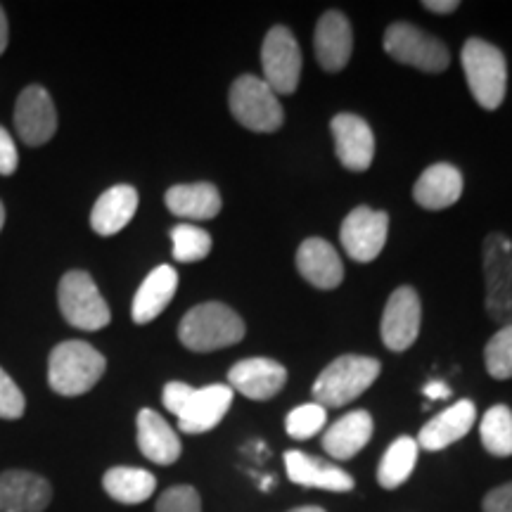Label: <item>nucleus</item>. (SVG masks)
<instances>
[{
  "mask_svg": "<svg viewBox=\"0 0 512 512\" xmlns=\"http://www.w3.org/2000/svg\"><path fill=\"white\" fill-rule=\"evenodd\" d=\"M164 406L178 418V430L202 434L214 430L233 406V389L228 384H209L195 389L185 382H169L162 394Z\"/></svg>",
  "mask_w": 512,
  "mask_h": 512,
  "instance_id": "nucleus-1",
  "label": "nucleus"
},
{
  "mask_svg": "<svg viewBox=\"0 0 512 512\" xmlns=\"http://www.w3.org/2000/svg\"><path fill=\"white\" fill-rule=\"evenodd\" d=\"M245 320L221 302H204L185 313L178 325V339L185 349L207 354L242 342Z\"/></svg>",
  "mask_w": 512,
  "mask_h": 512,
  "instance_id": "nucleus-2",
  "label": "nucleus"
},
{
  "mask_svg": "<svg viewBox=\"0 0 512 512\" xmlns=\"http://www.w3.org/2000/svg\"><path fill=\"white\" fill-rule=\"evenodd\" d=\"M107 370L105 356L81 339H67L50 351L48 384L60 396H81L91 392Z\"/></svg>",
  "mask_w": 512,
  "mask_h": 512,
  "instance_id": "nucleus-3",
  "label": "nucleus"
},
{
  "mask_svg": "<svg viewBox=\"0 0 512 512\" xmlns=\"http://www.w3.org/2000/svg\"><path fill=\"white\" fill-rule=\"evenodd\" d=\"M460 62H463L467 86L477 105L489 112L498 110L508 91V62L501 48L484 38H467Z\"/></svg>",
  "mask_w": 512,
  "mask_h": 512,
  "instance_id": "nucleus-4",
  "label": "nucleus"
},
{
  "mask_svg": "<svg viewBox=\"0 0 512 512\" xmlns=\"http://www.w3.org/2000/svg\"><path fill=\"white\" fill-rule=\"evenodd\" d=\"M380 375V361L370 356L347 354L330 363L313 382V399L323 408H339L356 401Z\"/></svg>",
  "mask_w": 512,
  "mask_h": 512,
  "instance_id": "nucleus-5",
  "label": "nucleus"
},
{
  "mask_svg": "<svg viewBox=\"0 0 512 512\" xmlns=\"http://www.w3.org/2000/svg\"><path fill=\"white\" fill-rule=\"evenodd\" d=\"M230 114L254 133H273L283 126L285 112L264 79L254 74H245L233 81L228 93Z\"/></svg>",
  "mask_w": 512,
  "mask_h": 512,
  "instance_id": "nucleus-6",
  "label": "nucleus"
},
{
  "mask_svg": "<svg viewBox=\"0 0 512 512\" xmlns=\"http://www.w3.org/2000/svg\"><path fill=\"white\" fill-rule=\"evenodd\" d=\"M57 304L64 320L76 330L95 332L110 325L112 311L95 280L86 271H69L57 285Z\"/></svg>",
  "mask_w": 512,
  "mask_h": 512,
  "instance_id": "nucleus-7",
  "label": "nucleus"
},
{
  "mask_svg": "<svg viewBox=\"0 0 512 512\" xmlns=\"http://www.w3.org/2000/svg\"><path fill=\"white\" fill-rule=\"evenodd\" d=\"M486 313L498 325L512 323V240L489 233L482 245Z\"/></svg>",
  "mask_w": 512,
  "mask_h": 512,
  "instance_id": "nucleus-8",
  "label": "nucleus"
},
{
  "mask_svg": "<svg viewBox=\"0 0 512 512\" xmlns=\"http://www.w3.org/2000/svg\"><path fill=\"white\" fill-rule=\"evenodd\" d=\"M384 53L401 64H411L427 74L446 72L451 64V53L439 38H434L425 31L408 22H394L384 31Z\"/></svg>",
  "mask_w": 512,
  "mask_h": 512,
  "instance_id": "nucleus-9",
  "label": "nucleus"
},
{
  "mask_svg": "<svg viewBox=\"0 0 512 512\" xmlns=\"http://www.w3.org/2000/svg\"><path fill=\"white\" fill-rule=\"evenodd\" d=\"M264 81L275 95H292L302 79V50L287 27H273L261 46Z\"/></svg>",
  "mask_w": 512,
  "mask_h": 512,
  "instance_id": "nucleus-10",
  "label": "nucleus"
},
{
  "mask_svg": "<svg viewBox=\"0 0 512 512\" xmlns=\"http://www.w3.org/2000/svg\"><path fill=\"white\" fill-rule=\"evenodd\" d=\"M387 233L389 216L384 211L356 207L344 219L339 240H342V247L347 249L351 259L358 261V264H368V261H375L384 245H387Z\"/></svg>",
  "mask_w": 512,
  "mask_h": 512,
  "instance_id": "nucleus-11",
  "label": "nucleus"
},
{
  "mask_svg": "<svg viewBox=\"0 0 512 512\" xmlns=\"http://www.w3.org/2000/svg\"><path fill=\"white\" fill-rule=\"evenodd\" d=\"M420 323H422V306H420L418 292L408 285L394 290L382 313L380 335H382L384 347L389 351H396V354H399V351L411 349L415 339L420 335Z\"/></svg>",
  "mask_w": 512,
  "mask_h": 512,
  "instance_id": "nucleus-12",
  "label": "nucleus"
},
{
  "mask_svg": "<svg viewBox=\"0 0 512 512\" xmlns=\"http://www.w3.org/2000/svg\"><path fill=\"white\" fill-rule=\"evenodd\" d=\"M15 128L19 140L29 147L50 143V138L57 133V110L46 88L34 83L19 93L15 105Z\"/></svg>",
  "mask_w": 512,
  "mask_h": 512,
  "instance_id": "nucleus-13",
  "label": "nucleus"
},
{
  "mask_svg": "<svg viewBox=\"0 0 512 512\" xmlns=\"http://www.w3.org/2000/svg\"><path fill=\"white\" fill-rule=\"evenodd\" d=\"M330 128L339 164L349 171H368L375 157V136L368 121L344 112L332 119Z\"/></svg>",
  "mask_w": 512,
  "mask_h": 512,
  "instance_id": "nucleus-14",
  "label": "nucleus"
},
{
  "mask_svg": "<svg viewBox=\"0 0 512 512\" xmlns=\"http://www.w3.org/2000/svg\"><path fill=\"white\" fill-rule=\"evenodd\" d=\"M287 382V370L273 358H245L228 370V387L252 401H268Z\"/></svg>",
  "mask_w": 512,
  "mask_h": 512,
  "instance_id": "nucleus-15",
  "label": "nucleus"
},
{
  "mask_svg": "<svg viewBox=\"0 0 512 512\" xmlns=\"http://www.w3.org/2000/svg\"><path fill=\"white\" fill-rule=\"evenodd\" d=\"M313 50L320 69L335 74L342 72L351 60L354 50V31H351L349 19L337 10H328L316 24V36H313Z\"/></svg>",
  "mask_w": 512,
  "mask_h": 512,
  "instance_id": "nucleus-16",
  "label": "nucleus"
},
{
  "mask_svg": "<svg viewBox=\"0 0 512 512\" xmlns=\"http://www.w3.org/2000/svg\"><path fill=\"white\" fill-rule=\"evenodd\" d=\"M53 501V486L29 470L0 472V512H43Z\"/></svg>",
  "mask_w": 512,
  "mask_h": 512,
  "instance_id": "nucleus-17",
  "label": "nucleus"
},
{
  "mask_svg": "<svg viewBox=\"0 0 512 512\" xmlns=\"http://www.w3.org/2000/svg\"><path fill=\"white\" fill-rule=\"evenodd\" d=\"M297 271L318 290H335L344 280V266L337 249L323 238H309L299 245Z\"/></svg>",
  "mask_w": 512,
  "mask_h": 512,
  "instance_id": "nucleus-18",
  "label": "nucleus"
},
{
  "mask_svg": "<svg viewBox=\"0 0 512 512\" xmlns=\"http://www.w3.org/2000/svg\"><path fill=\"white\" fill-rule=\"evenodd\" d=\"M285 470L287 477L299 486L337 491V494L354 489V477L347 475L342 467L332 465L328 460H320L316 456H306L302 451L285 453Z\"/></svg>",
  "mask_w": 512,
  "mask_h": 512,
  "instance_id": "nucleus-19",
  "label": "nucleus"
},
{
  "mask_svg": "<svg viewBox=\"0 0 512 512\" xmlns=\"http://www.w3.org/2000/svg\"><path fill=\"white\" fill-rule=\"evenodd\" d=\"M463 174L453 164L439 162L425 169L415 181L413 200L420 204L422 209L441 211L453 207L463 195Z\"/></svg>",
  "mask_w": 512,
  "mask_h": 512,
  "instance_id": "nucleus-20",
  "label": "nucleus"
},
{
  "mask_svg": "<svg viewBox=\"0 0 512 512\" xmlns=\"http://www.w3.org/2000/svg\"><path fill=\"white\" fill-rule=\"evenodd\" d=\"M477 420V408L472 401H458L453 403L451 408H446L444 413H439L437 418H432L422 427L418 434V446L425 448V451H441V448H448L465 437L467 432L472 430Z\"/></svg>",
  "mask_w": 512,
  "mask_h": 512,
  "instance_id": "nucleus-21",
  "label": "nucleus"
},
{
  "mask_svg": "<svg viewBox=\"0 0 512 512\" xmlns=\"http://www.w3.org/2000/svg\"><path fill=\"white\" fill-rule=\"evenodd\" d=\"M138 448L147 460L157 465H174L181 458V439L174 427L152 408L138 413Z\"/></svg>",
  "mask_w": 512,
  "mask_h": 512,
  "instance_id": "nucleus-22",
  "label": "nucleus"
},
{
  "mask_svg": "<svg viewBox=\"0 0 512 512\" xmlns=\"http://www.w3.org/2000/svg\"><path fill=\"white\" fill-rule=\"evenodd\" d=\"M138 211V190L133 185H114L95 200L91 211V228L102 238L117 235L131 223Z\"/></svg>",
  "mask_w": 512,
  "mask_h": 512,
  "instance_id": "nucleus-23",
  "label": "nucleus"
},
{
  "mask_svg": "<svg viewBox=\"0 0 512 512\" xmlns=\"http://www.w3.org/2000/svg\"><path fill=\"white\" fill-rule=\"evenodd\" d=\"M178 290V273L171 266H157L143 285L138 287L136 297H133L131 306V318L133 323L147 325L152 323L157 316H162V311L171 304L174 294Z\"/></svg>",
  "mask_w": 512,
  "mask_h": 512,
  "instance_id": "nucleus-24",
  "label": "nucleus"
},
{
  "mask_svg": "<svg viewBox=\"0 0 512 512\" xmlns=\"http://www.w3.org/2000/svg\"><path fill=\"white\" fill-rule=\"evenodd\" d=\"M373 437V418L368 411H351L325 430L323 448L330 458L349 460L354 458Z\"/></svg>",
  "mask_w": 512,
  "mask_h": 512,
  "instance_id": "nucleus-25",
  "label": "nucleus"
},
{
  "mask_svg": "<svg viewBox=\"0 0 512 512\" xmlns=\"http://www.w3.org/2000/svg\"><path fill=\"white\" fill-rule=\"evenodd\" d=\"M166 209L181 219L209 221L219 216L221 211V192L211 183H190L174 185L164 195Z\"/></svg>",
  "mask_w": 512,
  "mask_h": 512,
  "instance_id": "nucleus-26",
  "label": "nucleus"
},
{
  "mask_svg": "<svg viewBox=\"0 0 512 512\" xmlns=\"http://www.w3.org/2000/svg\"><path fill=\"white\" fill-rule=\"evenodd\" d=\"M107 496L117 503L138 505L155 494L157 479L152 472L140 470V467H112L102 477Z\"/></svg>",
  "mask_w": 512,
  "mask_h": 512,
  "instance_id": "nucleus-27",
  "label": "nucleus"
},
{
  "mask_svg": "<svg viewBox=\"0 0 512 512\" xmlns=\"http://www.w3.org/2000/svg\"><path fill=\"white\" fill-rule=\"evenodd\" d=\"M418 441L411 437H399L387 448L377 467V482L382 489H399L408 477L413 475V467L418 463Z\"/></svg>",
  "mask_w": 512,
  "mask_h": 512,
  "instance_id": "nucleus-28",
  "label": "nucleus"
},
{
  "mask_svg": "<svg viewBox=\"0 0 512 512\" xmlns=\"http://www.w3.org/2000/svg\"><path fill=\"white\" fill-rule=\"evenodd\" d=\"M479 437L491 456L508 458L512 456V411L503 403L491 406L484 413L482 425H479Z\"/></svg>",
  "mask_w": 512,
  "mask_h": 512,
  "instance_id": "nucleus-29",
  "label": "nucleus"
},
{
  "mask_svg": "<svg viewBox=\"0 0 512 512\" xmlns=\"http://www.w3.org/2000/svg\"><path fill=\"white\" fill-rule=\"evenodd\" d=\"M171 242H174V259L181 264L202 261L204 256H209L211 245H214L207 230L190 226V223H181L171 230Z\"/></svg>",
  "mask_w": 512,
  "mask_h": 512,
  "instance_id": "nucleus-30",
  "label": "nucleus"
},
{
  "mask_svg": "<svg viewBox=\"0 0 512 512\" xmlns=\"http://www.w3.org/2000/svg\"><path fill=\"white\" fill-rule=\"evenodd\" d=\"M484 363L494 380L512 377V323L501 325V330L489 339L484 349Z\"/></svg>",
  "mask_w": 512,
  "mask_h": 512,
  "instance_id": "nucleus-31",
  "label": "nucleus"
},
{
  "mask_svg": "<svg viewBox=\"0 0 512 512\" xmlns=\"http://www.w3.org/2000/svg\"><path fill=\"white\" fill-rule=\"evenodd\" d=\"M325 422H328V408H323L320 403H302L294 411L287 415L285 420V432L290 434L292 439L306 441L323 430Z\"/></svg>",
  "mask_w": 512,
  "mask_h": 512,
  "instance_id": "nucleus-32",
  "label": "nucleus"
},
{
  "mask_svg": "<svg viewBox=\"0 0 512 512\" xmlns=\"http://www.w3.org/2000/svg\"><path fill=\"white\" fill-rule=\"evenodd\" d=\"M155 512H202V498L195 491V486H171L159 496Z\"/></svg>",
  "mask_w": 512,
  "mask_h": 512,
  "instance_id": "nucleus-33",
  "label": "nucleus"
},
{
  "mask_svg": "<svg viewBox=\"0 0 512 512\" xmlns=\"http://www.w3.org/2000/svg\"><path fill=\"white\" fill-rule=\"evenodd\" d=\"M27 411V399L17 382L0 368V418L3 420H19Z\"/></svg>",
  "mask_w": 512,
  "mask_h": 512,
  "instance_id": "nucleus-34",
  "label": "nucleus"
},
{
  "mask_svg": "<svg viewBox=\"0 0 512 512\" xmlns=\"http://www.w3.org/2000/svg\"><path fill=\"white\" fill-rule=\"evenodd\" d=\"M19 164V155L15 140L3 126H0V176H12L17 171Z\"/></svg>",
  "mask_w": 512,
  "mask_h": 512,
  "instance_id": "nucleus-35",
  "label": "nucleus"
},
{
  "mask_svg": "<svg viewBox=\"0 0 512 512\" xmlns=\"http://www.w3.org/2000/svg\"><path fill=\"white\" fill-rule=\"evenodd\" d=\"M484 512H512V482L489 491L482 503Z\"/></svg>",
  "mask_w": 512,
  "mask_h": 512,
  "instance_id": "nucleus-36",
  "label": "nucleus"
},
{
  "mask_svg": "<svg viewBox=\"0 0 512 512\" xmlns=\"http://www.w3.org/2000/svg\"><path fill=\"white\" fill-rule=\"evenodd\" d=\"M458 0H425V10L437 12V15H451L453 10H458Z\"/></svg>",
  "mask_w": 512,
  "mask_h": 512,
  "instance_id": "nucleus-37",
  "label": "nucleus"
},
{
  "mask_svg": "<svg viewBox=\"0 0 512 512\" xmlns=\"http://www.w3.org/2000/svg\"><path fill=\"white\" fill-rule=\"evenodd\" d=\"M422 392H425L427 399H448V396H451V389H448L446 384H444V382H439V380L427 382V384H425V389H422Z\"/></svg>",
  "mask_w": 512,
  "mask_h": 512,
  "instance_id": "nucleus-38",
  "label": "nucleus"
},
{
  "mask_svg": "<svg viewBox=\"0 0 512 512\" xmlns=\"http://www.w3.org/2000/svg\"><path fill=\"white\" fill-rule=\"evenodd\" d=\"M8 41H10L8 17H5L3 5H0V55H3V53H5V48H8Z\"/></svg>",
  "mask_w": 512,
  "mask_h": 512,
  "instance_id": "nucleus-39",
  "label": "nucleus"
},
{
  "mask_svg": "<svg viewBox=\"0 0 512 512\" xmlns=\"http://www.w3.org/2000/svg\"><path fill=\"white\" fill-rule=\"evenodd\" d=\"M290 512H325V510L318 508V505H304V508H294Z\"/></svg>",
  "mask_w": 512,
  "mask_h": 512,
  "instance_id": "nucleus-40",
  "label": "nucleus"
},
{
  "mask_svg": "<svg viewBox=\"0 0 512 512\" xmlns=\"http://www.w3.org/2000/svg\"><path fill=\"white\" fill-rule=\"evenodd\" d=\"M3 226H5V207L3 202H0V230H3Z\"/></svg>",
  "mask_w": 512,
  "mask_h": 512,
  "instance_id": "nucleus-41",
  "label": "nucleus"
}]
</instances>
